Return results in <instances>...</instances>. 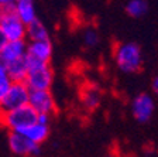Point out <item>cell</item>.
<instances>
[{"mask_svg": "<svg viewBox=\"0 0 158 157\" xmlns=\"http://www.w3.org/2000/svg\"><path fill=\"white\" fill-rule=\"evenodd\" d=\"M38 113L28 103L0 113V122L9 132H21L37 122Z\"/></svg>", "mask_w": 158, "mask_h": 157, "instance_id": "obj_1", "label": "cell"}, {"mask_svg": "<svg viewBox=\"0 0 158 157\" xmlns=\"http://www.w3.org/2000/svg\"><path fill=\"white\" fill-rule=\"evenodd\" d=\"M0 33L6 40L26 38V24L16 14L13 6H0Z\"/></svg>", "mask_w": 158, "mask_h": 157, "instance_id": "obj_4", "label": "cell"}, {"mask_svg": "<svg viewBox=\"0 0 158 157\" xmlns=\"http://www.w3.org/2000/svg\"><path fill=\"white\" fill-rule=\"evenodd\" d=\"M26 55L28 59H34V61L40 62H49L51 57H52V43L49 41V38L30 41V44H27Z\"/></svg>", "mask_w": 158, "mask_h": 157, "instance_id": "obj_9", "label": "cell"}, {"mask_svg": "<svg viewBox=\"0 0 158 157\" xmlns=\"http://www.w3.org/2000/svg\"><path fill=\"white\" fill-rule=\"evenodd\" d=\"M9 149L16 156H34L40 153V144L31 142L23 132H10Z\"/></svg>", "mask_w": 158, "mask_h": 157, "instance_id": "obj_6", "label": "cell"}, {"mask_svg": "<svg viewBox=\"0 0 158 157\" xmlns=\"http://www.w3.org/2000/svg\"><path fill=\"white\" fill-rule=\"evenodd\" d=\"M82 103L88 111H95L102 101V92L96 85H88L82 91Z\"/></svg>", "mask_w": 158, "mask_h": 157, "instance_id": "obj_14", "label": "cell"}, {"mask_svg": "<svg viewBox=\"0 0 158 157\" xmlns=\"http://www.w3.org/2000/svg\"><path fill=\"white\" fill-rule=\"evenodd\" d=\"M7 69V74L10 75L11 81H24L28 71V62H27V57L24 55L23 58L14 59L11 62L4 64Z\"/></svg>", "mask_w": 158, "mask_h": 157, "instance_id": "obj_13", "label": "cell"}, {"mask_svg": "<svg viewBox=\"0 0 158 157\" xmlns=\"http://www.w3.org/2000/svg\"><path fill=\"white\" fill-rule=\"evenodd\" d=\"M17 0H0V6H13Z\"/></svg>", "mask_w": 158, "mask_h": 157, "instance_id": "obj_20", "label": "cell"}, {"mask_svg": "<svg viewBox=\"0 0 158 157\" xmlns=\"http://www.w3.org/2000/svg\"><path fill=\"white\" fill-rule=\"evenodd\" d=\"M13 9L24 24H27V23H30V21H33L34 19H37L34 0H17L16 3L13 4Z\"/></svg>", "mask_w": 158, "mask_h": 157, "instance_id": "obj_12", "label": "cell"}, {"mask_svg": "<svg viewBox=\"0 0 158 157\" xmlns=\"http://www.w3.org/2000/svg\"><path fill=\"white\" fill-rule=\"evenodd\" d=\"M21 132H23L31 142H34V143H37V144H41L48 139L49 123H45V122H41L37 119V122H34L33 124H30L28 128H26Z\"/></svg>", "mask_w": 158, "mask_h": 157, "instance_id": "obj_11", "label": "cell"}, {"mask_svg": "<svg viewBox=\"0 0 158 157\" xmlns=\"http://www.w3.org/2000/svg\"><path fill=\"white\" fill-rule=\"evenodd\" d=\"M151 88H152V91H154V94H155V95H158V75H155L154 78H152Z\"/></svg>", "mask_w": 158, "mask_h": 157, "instance_id": "obj_19", "label": "cell"}, {"mask_svg": "<svg viewBox=\"0 0 158 157\" xmlns=\"http://www.w3.org/2000/svg\"><path fill=\"white\" fill-rule=\"evenodd\" d=\"M27 52V44L24 40H7L0 48V62L7 64L14 59L23 58Z\"/></svg>", "mask_w": 158, "mask_h": 157, "instance_id": "obj_10", "label": "cell"}, {"mask_svg": "<svg viewBox=\"0 0 158 157\" xmlns=\"http://www.w3.org/2000/svg\"><path fill=\"white\" fill-rule=\"evenodd\" d=\"M148 6L145 3V0H130L126 6V11H127L128 16L131 17H141L147 13Z\"/></svg>", "mask_w": 158, "mask_h": 157, "instance_id": "obj_16", "label": "cell"}, {"mask_svg": "<svg viewBox=\"0 0 158 157\" xmlns=\"http://www.w3.org/2000/svg\"><path fill=\"white\" fill-rule=\"evenodd\" d=\"M27 62H28V71H27L24 82L27 84L30 91L51 88L54 81V72L49 67V62H40L28 58H27Z\"/></svg>", "mask_w": 158, "mask_h": 157, "instance_id": "obj_2", "label": "cell"}, {"mask_svg": "<svg viewBox=\"0 0 158 157\" xmlns=\"http://www.w3.org/2000/svg\"><path fill=\"white\" fill-rule=\"evenodd\" d=\"M26 37L30 41H35V40L49 38V34L43 21H40L38 19H34L33 21L26 24Z\"/></svg>", "mask_w": 158, "mask_h": 157, "instance_id": "obj_15", "label": "cell"}, {"mask_svg": "<svg viewBox=\"0 0 158 157\" xmlns=\"http://www.w3.org/2000/svg\"><path fill=\"white\" fill-rule=\"evenodd\" d=\"M30 88L24 81H11L9 89L0 101V113L28 103Z\"/></svg>", "mask_w": 158, "mask_h": 157, "instance_id": "obj_5", "label": "cell"}, {"mask_svg": "<svg viewBox=\"0 0 158 157\" xmlns=\"http://www.w3.org/2000/svg\"><path fill=\"white\" fill-rule=\"evenodd\" d=\"M83 43L86 47H95L99 43V36L93 28H89L83 34Z\"/></svg>", "mask_w": 158, "mask_h": 157, "instance_id": "obj_18", "label": "cell"}, {"mask_svg": "<svg viewBox=\"0 0 158 157\" xmlns=\"http://www.w3.org/2000/svg\"><path fill=\"white\" fill-rule=\"evenodd\" d=\"M28 105L37 113L52 115L56 111V103L49 89H35L30 91Z\"/></svg>", "mask_w": 158, "mask_h": 157, "instance_id": "obj_7", "label": "cell"}, {"mask_svg": "<svg viewBox=\"0 0 158 157\" xmlns=\"http://www.w3.org/2000/svg\"><path fill=\"white\" fill-rule=\"evenodd\" d=\"M6 41H7V40L4 38V37H3V34L0 33V48H2V47H3V44L6 43Z\"/></svg>", "mask_w": 158, "mask_h": 157, "instance_id": "obj_21", "label": "cell"}, {"mask_svg": "<svg viewBox=\"0 0 158 157\" xmlns=\"http://www.w3.org/2000/svg\"><path fill=\"white\" fill-rule=\"evenodd\" d=\"M154 108L155 103L152 96L148 94H140L135 96L131 103V113L135 120L144 123V122H148L151 119L152 113H154Z\"/></svg>", "mask_w": 158, "mask_h": 157, "instance_id": "obj_8", "label": "cell"}, {"mask_svg": "<svg viewBox=\"0 0 158 157\" xmlns=\"http://www.w3.org/2000/svg\"><path fill=\"white\" fill-rule=\"evenodd\" d=\"M116 64L123 72L131 74L137 72L143 65L141 48L135 43H124L116 48L114 52Z\"/></svg>", "mask_w": 158, "mask_h": 157, "instance_id": "obj_3", "label": "cell"}, {"mask_svg": "<svg viewBox=\"0 0 158 157\" xmlns=\"http://www.w3.org/2000/svg\"><path fill=\"white\" fill-rule=\"evenodd\" d=\"M10 84H11V78H10V75L7 74V69H6V67H4V64L0 62V101H2V98L4 96L6 91L9 89Z\"/></svg>", "mask_w": 158, "mask_h": 157, "instance_id": "obj_17", "label": "cell"}]
</instances>
